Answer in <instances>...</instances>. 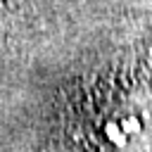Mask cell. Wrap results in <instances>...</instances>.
<instances>
[{
	"label": "cell",
	"mask_w": 152,
	"mask_h": 152,
	"mask_svg": "<svg viewBox=\"0 0 152 152\" xmlns=\"http://www.w3.org/2000/svg\"><path fill=\"white\" fill-rule=\"evenodd\" d=\"M100 135L116 152H152V93L124 90L100 124Z\"/></svg>",
	"instance_id": "cell-1"
}]
</instances>
